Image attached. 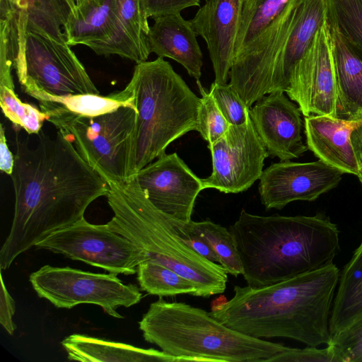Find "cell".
<instances>
[{
  "label": "cell",
  "mask_w": 362,
  "mask_h": 362,
  "mask_svg": "<svg viewBox=\"0 0 362 362\" xmlns=\"http://www.w3.org/2000/svg\"><path fill=\"white\" fill-rule=\"evenodd\" d=\"M202 94L198 114L197 131L209 144L221 138L228 129L230 124L227 122L217 106L209 92L197 81Z\"/></svg>",
  "instance_id": "cell-32"
},
{
  "label": "cell",
  "mask_w": 362,
  "mask_h": 362,
  "mask_svg": "<svg viewBox=\"0 0 362 362\" xmlns=\"http://www.w3.org/2000/svg\"><path fill=\"white\" fill-rule=\"evenodd\" d=\"M209 93L230 124L240 125L248 119L249 110L238 92L229 84L211 83Z\"/></svg>",
  "instance_id": "cell-33"
},
{
  "label": "cell",
  "mask_w": 362,
  "mask_h": 362,
  "mask_svg": "<svg viewBox=\"0 0 362 362\" xmlns=\"http://www.w3.org/2000/svg\"><path fill=\"white\" fill-rule=\"evenodd\" d=\"M75 4L76 16L69 17L64 26L66 43L85 45L101 55L117 29L116 0H75Z\"/></svg>",
  "instance_id": "cell-20"
},
{
  "label": "cell",
  "mask_w": 362,
  "mask_h": 362,
  "mask_svg": "<svg viewBox=\"0 0 362 362\" xmlns=\"http://www.w3.org/2000/svg\"><path fill=\"white\" fill-rule=\"evenodd\" d=\"M67 4L69 5L71 11V13H76V4H75V1L74 0H66Z\"/></svg>",
  "instance_id": "cell-41"
},
{
  "label": "cell",
  "mask_w": 362,
  "mask_h": 362,
  "mask_svg": "<svg viewBox=\"0 0 362 362\" xmlns=\"http://www.w3.org/2000/svg\"><path fill=\"white\" fill-rule=\"evenodd\" d=\"M329 346L339 362L362 361V315L333 336Z\"/></svg>",
  "instance_id": "cell-34"
},
{
  "label": "cell",
  "mask_w": 362,
  "mask_h": 362,
  "mask_svg": "<svg viewBox=\"0 0 362 362\" xmlns=\"http://www.w3.org/2000/svg\"><path fill=\"white\" fill-rule=\"evenodd\" d=\"M339 270L329 267L260 287H234L210 315L240 332L260 339L284 337L308 346L329 345V319Z\"/></svg>",
  "instance_id": "cell-2"
},
{
  "label": "cell",
  "mask_w": 362,
  "mask_h": 362,
  "mask_svg": "<svg viewBox=\"0 0 362 362\" xmlns=\"http://www.w3.org/2000/svg\"><path fill=\"white\" fill-rule=\"evenodd\" d=\"M137 281L140 288L150 295L174 296L189 294L196 296L197 290L189 279L171 269L152 261H145L137 267Z\"/></svg>",
  "instance_id": "cell-28"
},
{
  "label": "cell",
  "mask_w": 362,
  "mask_h": 362,
  "mask_svg": "<svg viewBox=\"0 0 362 362\" xmlns=\"http://www.w3.org/2000/svg\"><path fill=\"white\" fill-rule=\"evenodd\" d=\"M143 337L184 361L259 362L288 347L227 327L203 309L160 298L139 322Z\"/></svg>",
  "instance_id": "cell-5"
},
{
  "label": "cell",
  "mask_w": 362,
  "mask_h": 362,
  "mask_svg": "<svg viewBox=\"0 0 362 362\" xmlns=\"http://www.w3.org/2000/svg\"><path fill=\"white\" fill-rule=\"evenodd\" d=\"M0 105L2 112L16 127L29 134H38L47 119V115L36 107L23 103L14 89L0 86Z\"/></svg>",
  "instance_id": "cell-31"
},
{
  "label": "cell",
  "mask_w": 362,
  "mask_h": 362,
  "mask_svg": "<svg viewBox=\"0 0 362 362\" xmlns=\"http://www.w3.org/2000/svg\"><path fill=\"white\" fill-rule=\"evenodd\" d=\"M212 173L202 179L203 188L239 193L259 180L269 154L249 117L240 125L230 124L226 132L209 144Z\"/></svg>",
  "instance_id": "cell-12"
},
{
  "label": "cell",
  "mask_w": 362,
  "mask_h": 362,
  "mask_svg": "<svg viewBox=\"0 0 362 362\" xmlns=\"http://www.w3.org/2000/svg\"><path fill=\"white\" fill-rule=\"evenodd\" d=\"M300 112L283 91L265 95L250 108V117L269 157L290 160L308 149L303 141Z\"/></svg>",
  "instance_id": "cell-16"
},
{
  "label": "cell",
  "mask_w": 362,
  "mask_h": 362,
  "mask_svg": "<svg viewBox=\"0 0 362 362\" xmlns=\"http://www.w3.org/2000/svg\"><path fill=\"white\" fill-rule=\"evenodd\" d=\"M344 173L319 160L273 163L262 172L259 193L266 209H281L295 201H313L335 188Z\"/></svg>",
  "instance_id": "cell-14"
},
{
  "label": "cell",
  "mask_w": 362,
  "mask_h": 362,
  "mask_svg": "<svg viewBox=\"0 0 362 362\" xmlns=\"http://www.w3.org/2000/svg\"><path fill=\"white\" fill-rule=\"evenodd\" d=\"M0 279V323L10 335H13L16 329V325L13 320L16 312V303L6 288L1 272Z\"/></svg>",
  "instance_id": "cell-38"
},
{
  "label": "cell",
  "mask_w": 362,
  "mask_h": 362,
  "mask_svg": "<svg viewBox=\"0 0 362 362\" xmlns=\"http://www.w3.org/2000/svg\"><path fill=\"white\" fill-rule=\"evenodd\" d=\"M108 184L106 197L114 214L106 223L110 230L139 247L147 260L168 267L192 281L196 296L208 298L225 291L226 270L199 255L179 237L172 217L149 201L134 176Z\"/></svg>",
  "instance_id": "cell-4"
},
{
  "label": "cell",
  "mask_w": 362,
  "mask_h": 362,
  "mask_svg": "<svg viewBox=\"0 0 362 362\" xmlns=\"http://www.w3.org/2000/svg\"><path fill=\"white\" fill-rule=\"evenodd\" d=\"M357 177H358V179L362 185V168H360L358 173L357 175Z\"/></svg>",
  "instance_id": "cell-42"
},
{
  "label": "cell",
  "mask_w": 362,
  "mask_h": 362,
  "mask_svg": "<svg viewBox=\"0 0 362 362\" xmlns=\"http://www.w3.org/2000/svg\"><path fill=\"white\" fill-rule=\"evenodd\" d=\"M326 18V0H291L264 34L234 58L229 84L247 107L272 92L288 90Z\"/></svg>",
  "instance_id": "cell-6"
},
{
  "label": "cell",
  "mask_w": 362,
  "mask_h": 362,
  "mask_svg": "<svg viewBox=\"0 0 362 362\" xmlns=\"http://www.w3.org/2000/svg\"><path fill=\"white\" fill-rule=\"evenodd\" d=\"M354 119H361V122L351 132V141L360 168H362V113Z\"/></svg>",
  "instance_id": "cell-40"
},
{
  "label": "cell",
  "mask_w": 362,
  "mask_h": 362,
  "mask_svg": "<svg viewBox=\"0 0 362 362\" xmlns=\"http://www.w3.org/2000/svg\"><path fill=\"white\" fill-rule=\"evenodd\" d=\"M136 110L122 106L95 117L47 115L83 160L107 182L130 178Z\"/></svg>",
  "instance_id": "cell-8"
},
{
  "label": "cell",
  "mask_w": 362,
  "mask_h": 362,
  "mask_svg": "<svg viewBox=\"0 0 362 362\" xmlns=\"http://www.w3.org/2000/svg\"><path fill=\"white\" fill-rule=\"evenodd\" d=\"M171 221L179 237L196 252L211 262H219L218 256L208 241L200 235L192 231L188 227V222L173 217Z\"/></svg>",
  "instance_id": "cell-37"
},
{
  "label": "cell",
  "mask_w": 362,
  "mask_h": 362,
  "mask_svg": "<svg viewBox=\"0 0 362 362\" xmlns=\"http://www.w3.org/2000/svg\"><path fill=\"white\" fill-rule=\"evenodd\" d=\"M146 18L153 19L168 14L180 13L189 7L198 6L200 0H140Z\"/></svg>",
  "instance_id": "cell-36"
},
{
  "label": "cell",
  "mask_w": 362,
  "mask_h": 362,
  "mask_svg": "<svg viewBox=\"0 0 362 362\" xmlns=\"http://www.w3.org/2000/svg\"><path fill=\"white\" fill-rule=\"evenodd\" d=\"M35 247L117 275L134 274L139 264L147 260L139 247L106 223L92 224L85 218L49 235Z\"/></svg>",
  "instance_id": "cell-11"
},
{
  "label": "cell",
  "mask_w": 362,
  "mask_h": 362,
  "mask_svg": "<svg viewBox=\"0 0 362 362\" xmlns=\"http://www.w3.org/2000/svg\"><path fill=\"white\" fill-rule=\"evenodd\" d=\"M329 27L337 81V117L354 119L362 113V52Z\"/></svg>",
  "instance_id": "cell-21"
},
{
  "label": "cell",
  "mask_w": 362,
  "mask_h": 362,
  "mask_svg": "<svg viewBox=\"0 0 362 362\" xmlns=\"http://www.w3.org/2000/svg\"><path fill=\"white\" fill-rule=\"evenodd\" d=\"M11 54L22 90L36 100L45 95L99 94L66 42L26 31L12 45Z\"/></svg>",
  "instance_id": "cell-9"
},
{
  "label": "cell",
  "mask_w": 362,
  "mask_h": 362,
  "mask_svg": "<svg viewBox=\"0 0 362 362\" xmlns=\"http://www.w3.org/2000/svg\"><path fill=\"white\" fill-rule=\"evenodd\" d=\"M29 281L39 297L58 308L93 304L119 319L123 317L117 311L118 308H129L142 298L136 285L125 284L112 273H93L46 264L32 272Z\"/></svg>",
  "instance_id": "cell-10"
},
{
  "label": "cell",
  "mask_w": 362,
  "mask_h": 362,
  "mask_svg": "<svg viewBox=\"0 0 362 362\" xmlns=\"http://www.w3.org/2000/svg\"><path fill=\"white\" fill-rule=\"evenodd\" d=\"M149 201L176 219L189 222L204 189L198 177L176 153L165 154L134 175Z\"/></svg>",
  "instance_id": "cell-15"
},
{
  "label": "cell",
  "mask_w": 362,
  "mask_h": 362,
  "mask_svg": "<svg viewBox=\"0 0 362 362\" xmlns=\"http://www.w3.org/2000/svg\"><path fill=\"white\" fill-rule=\"evenodd\" d=\"M327 21L362 52V0H326Z\"/></svg>",
  "instance_id": "cell-30"
},
{
  "label": "cell",
  "mask_w": 362,
  "mask_h": 362,
  "mask_svg": "<svg viewBox=\"0 0 362 362\" xmlns=\"http://www.w3.org/2000/svg\"><path fill=\"white\" fill-rule=\"evenodd\" d=\"M126 86L137 112L132 177L165 155L170 143L197 131L201 98L162 57L136 64Z\"/></svg>",
  "instance_id": "cell-7"
},
{
  "label": "cell",
  "mask_w": 362,
  "mask_h": 362,
  "mask_svg": "<svg viewBox=\"0 0 362 362\" xmlns=\"http://www.w3.org/2000/svg\"><path fill=\"white\" fill-rule=\"evenodd\" d=\"M291 1L243 0L234 58L264 34Z\"/></svg>",
  "instance_id": "cell-27"
},
{
  "label": "cell",
  "mask_w": 362,
  "mask_h": 362,
  "mask_svg": "<svg viewBox=\"0 0 362 362\" xmlns=\"http://www.w3.org/2000/svg\"><path fill=\"white\" fill-rule=\"evenodd\" d=\"M229 231L252 288L329 267L340 248L337 225L322 214L264 216L243 209Z\"/></svg>",
  "instance_id": "cell-3"
},
{
  "label": "cell",
  "mask_w": 362,
  "mask_h": 362,
  "mask_svg": "<svg viewBox=\"0 0 362 362\" xmlns=\"http://www.w3.org/2000/svg\"><path fill=\"white\" fill-rule=\"evenodd\" d=\"M47 115H67L74 117H95L128 106L134 109V98L126 86L107 95L80 94L65 96H42L37 100Z\"/></svg>",
  "instance_id": "cell-26"
},
{
  "label": "cell",
  "mask_w": 362,
  "mask_h": 362,
  "mask_svg": "<svg viewBox=\"0 0 362 362\" xmlns=\"http://www.w3.org/2000/svg\"><path fill=\"white\" fill-rule=\"evenodd\" d=\"M362 315V241L339 274L329 319L332 337Z\"/></svg>",
  "instance_id": "cell-25"
},
{
  "label": "cell",
  "mask_w": 362,
  "mask_h": 362,
  "mask_svg": "<svg viewBox=\"0 0 362 362\" xmlns=\"http://www.w3.org/2000/svg\"><path fill=\"white\" fill-rule=\"evenodd\" d=\"M62 345L69 361L94 362H181L182 358L154 349L106 340L81 334L66 337Z\"/></svg>",
  "instance_id": "cell-22"
},
{
  "label": "cell",
  "mask_w": 362,
  "mask_h": 362,
  "mask_svg": "<svg viewBox=\"0 0 362 362\" xmlns=\"http://www.w3.org/2000/svg\"><path fill=\"white\" fill-rule=\"evenodd\" d=\"M361 119H346L331 115H310L304 118L307 146L319 160L357 176L360 167L351 134Z\"/></svg>",
  "instance_id": "cell-18"
},
{
  "label": "cell",
  "mask_w": 362,
  "mask_h": 362,
  "mask_svg": "<svg viewBox=\"0 0 362 362\" xmlns=\"http://www.w3.org/2000/svg\"><path fill=\"white\" fill-rule=\"evenodd\" d=\"M243 0H205L189 20L206 44L215 75L214 82L226 84L235 57V45Z\"/></svg>",
  "instance_id": "cell-17"
},
{
  "label": "cell",
  "mask_w": 362,
  "mask_h": 362,
  "mask_svg": "<svg viewBox=\"0 0 362 362\" xmlns=\"http://www.w3.org/2000/svg\"><path fill=\"white\" fill-rule=\"evenodd\" d=\"M117 25L102 56L117 55L136 64L147 60L151 52L147 41L150 25L140 0H116Z\"/></svg>",
  "instance_id": "cell-24"
},
{
  "label": "cell",
  "mask_w": 362,
  "mask_h": 362,
  "mask_svg": "<svg viewBox=\"0 0 362 362\" xmlns=\"http://www.w3.org/2000/svg\"><path fill=\"white\" fill-rule=\"evenodd\" d=\"M71 14L66 0H0V19L61 42H66L64 26Z\"/></svg>",
  "instance_id": "cell-23"
},
{
  "label": "cell",
  "mask_w": 362,
  "mask_h": 362,
  "mask_svg": "<svg viewBox=\"0 0 362 362\" xmlns=\"http://www.w3.org/2000/svg\"><path fill=\"white\" fill-rule=\"evenodd\" d=\"M189 228L206 239L219 259L221 265L233 276L243 274V264L233 238L229 230L211 221H189Z\"/></svg>",
  "instance_id": "cell-29"
},
{
  "label": "cell",
  "mask_w": 362,
  "mask_h": 362,
  "mask_svg": "<svg viewBox=\"0 0 362 362\" xmlns=\"http://www.w3.org/2000/svg\"><path fill=\"white\" fill-rule=\"evenodd\" d=\"M153 20L147 35L150 52L158 57L175 60L197 81H199L203 54L191 22L180 13L165 15Z\"/></svg>",
  "instance_id": "cell-19"
},
{
  "label": "cell",
  "mask_w": 362,
  "mask_h": 362,
  "mask_svg": "<svg viewBox=\"0 0 362 362\" xmlns=\"http://www.w3.org/2000/svg\"><path fill=\"white\" fill-rule=\"evenodd\" d=\"M286 94L298 104L305 117H337L336 73L327 18L296 67Z\"/></svg>",
  "instance_id": "cell-13"
},
{
  "label": "cell",
  "mask_w": 362,
  "mask_h": 362,
  "mask_svg": "<svg viewBox=\"0 0 362 362\" xmlns=\"http://www.w3.org/2000/svg\"><path fill=\"white\" fill-rule=\"evenodd\" d=\"M15 164L14 156L8 147L5 129L0 124V169L6 174L11 175Z\"/></svg>",
  "instance_id": "cell-39"
},
{
  "label": "cell",
  "mask_w": 362,
  "mask_h": 362,
  "mask_svg": "<svg viewBox=\"0 0 362 362\" xmlns=\"http://www.w3.org/2000/svg\"><path fill=\"white\" fill-rule=\"evenodd\" d=\"M37 146L16 140L10 175L15 196L10 232L0 250V268L49 235L84 218L88 206L109 191L107 181L88 165L59 131H40Z\"/></svg>",
  "instance_id": "cell-1"
},
{
  "label": "cell",
  "mask_w": 362,
  "mask_h": 362,
  "mask_svg": "<svg viewBox=\"0 0 362 362\" xmlns=\"http://www.w3.org/2000/svg\"><path fill=\"white\" fill-rule=\"evenodd\" d=\"M268 362H339L329 345L324 349L308 346L303 349L288 347L267 360Z\"/></svg>",
  "instance_id": "cell-35"
}]
</instances>
